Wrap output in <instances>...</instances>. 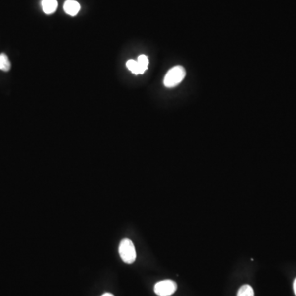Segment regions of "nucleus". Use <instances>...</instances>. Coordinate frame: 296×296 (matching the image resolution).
Segmentation results:
<instances>
[{"instance_id":"obj_4","label":"nucleus","mask_w":296,"mask_h":296,"mask_svg":"<svg viewBox=\"0 0 296 296\" xmlns=\"http://www.w3.org/2000/svg\"><path fill=\"white\" fill-rule=\"evenodd\" d=\"M81 9V6L78 2L75 0H66L64 4V10L67 14L70 16H76L78 14L79 11Z\"/></svg>"},{"instance_id":"obj_11","label":"nucleus","mask_w":296,"mask_h":296,"mask_svg":"<svg viewBox=\"0 0 296 296\" xmlns=\"http://www.w3.org/2000/svg\"><path fill=\"white\" fill-rule=\"evenodd\" d=\"M101 296H115L114 295L111 294V293H105V294H103Z\"/></svg>"},{"instance_id":"obj_6","label":"nucleus","mask_w":296,"mask_h":296,"mask_svg":"<svg viewBox=\"0 0 296 296\" xmlns=\"http://www.w3.org/2000/svg\"><path fill=\"white\" fill-rule=\"evenodd\" d=\"M11 69V63H10L8 57L5 54L0 55V70L4 72L9 71Z\"/></svg>"},{"instance_id":"obj_1","label":"nucleus","mask_w":296,"mask_h":296,"mask_svg":"<svg viewBox=\"0 0 296 296\" xmlns=\"http://www.w3.org/2000/svg\"><path fill=\"white\" fill-rule=\"evenodd\" d=\"M186 75L184 67L177 65L168 71L164 78V85L168 88H172L179 85Z\"/></svg>"},{"instance_id":"obj_9","label":"nucleus","mask_w":296,"mask_h":296,"mask_svg":"<svg viewBox=\"0 0 296 296\" xmlns=\"http://www.w3.org/2000/svg\"><path fill=\"white\" fill-rule=\"evenodd\" d=\"M237 296H254L253 287L249 285H244L239 288Z\"/></svg>"},{"instance_id":"obj_3","label":"nucleus","mask_w":296,"mask_h":296,"mask_svg":"<svg viewBox=\"0 0 296 296\" xmlns=\"http://www.w3.org/2000/svg\"><path fill=\"white\" fill-rule=\"evenodd\" d=\"M176 282L172 280H164L157 282L154 287V292L158 296H170L176 292Z\"/></svg>"},{"instance_id":"obj_5","label":"nucleus","mask_w":296,"mask_h":296,"mask_svg":"<svg viewBox=\"0 0 296 296\" xmlns=\"http://www.w3.org/2000/svg\"><path fill=\"white\" fill-rule=\"evenodd\" d=\"M57 0H42V8L46 14H52L57 8Z\"/></svg>"},{"instance_id":"obj_8","label":"nucleus","mask_w":296,"mask_h":296,"mask_svg":"<svg viewBox=\"0 0 296 296\" xmlns=\"http://www.w3.org/2000/svg\"><path fill=\"white\" fill-rule=\"evenodd\" d=\"M138 64H139V68L141 70L142 74H144L148 70V65H149V60H148V56L146 55H142L138 58Z\"/></svg>"},{"instance_id":"obj_10","label":"nucleus","mask_w":296,"mask_h":296,"mask_svg":"<svg viewBox=\"0 0 296 296\" xmlns=\"http://www.w3.org/2000/svg\"><path fill=\"white\" fill-rule=\"evenodd\" d=\"M293 288H294L295 295L296 296V278L295 280L294 285H293Z\"/></svg>"},{"instance_id":"obj_7","label":"nucleus","mask_w":296,"mask_h":296,"mask_svg":"<svg viewBox=\"0 0 296 296\" xmlns=\"http://www.w3.org/2000/svg\"><path fill=\"white\" fill-rule=\"evenodd\" d=\"M126 66L128 68V70L133 74H142L141 70L139 68V64L137 60H128V62L126 63Z\"/></svg>"},{"instance_id":"obj_2","label":"nucleus","mask_w":296,"mask_h":296,"mask_svg":"<svg viewBox=\"0 0 296 296\" xmlns=\"http://www.w3.org/2000/svg\"><path fill=\"white\" fill-rule=\"evenodd\" d=\"M119 253L123 262L131 264L136 260V249L133 242L129 239H124L120 242L119 246Z\"/></svg>"}]
</instances>
